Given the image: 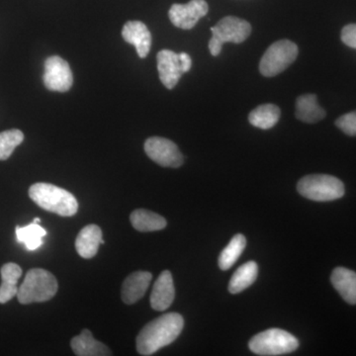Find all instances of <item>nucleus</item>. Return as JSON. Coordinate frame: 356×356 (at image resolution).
I'll return each instance as SVG.
<instances>
[{
    "mask_svg": "<svg viewBox=\"0 0 356 356\" xmlns=\"http://www.w3.org/2000/svg\"><path fill=\"white\" fill-rule=\"evenodd\" d=\"M43 81L47 89L58 92H67L74 83L72 70L64 58L53 56L44 62Z\"/></svg>",
    "mask_w": 356,
    "mask_h": 356,
    "instance_id": "obj_8",
    "label": "nucleus"
},
{
    "mask_svg": "<svg viewBox=\"0 0 356 356\" xmlns=\"http://www.w3.org/2000/svg\"><path fill=\"white\" fill-rule=\"evenodd\" d=\"M158 70L161 83L168 89H172L184 74L179 54L170 50H161L156 56Z\"/></svg>",
    "mask_w": 356,
    "mask_h": 356,
    "instance_id": "obj_11",
    "label": "nucleus"
},
{
    "mask_svg": "<svg viewBox=\"0 0 356 356\" xmlns=\"http://www.w3.org/2000/svg\"><path fill=\"white\" fill-rule=\"evenodd\" d=\"M145 152L152 161L165 168H177L184 163V156L175 143L165 138H149L145 143Z\"/></svg>",
    "mask_w": 356,
    "mask_h": 356,
    "instance_id": "obj_9",
    "label": "nucleus"
},
{
    "mask_svg": "<svg viewBox=\"0 0 356 356\" xmlns=\"http://www.w3.org/2000/svg\"><path fill=\"white\" fill-rule=\"evenodd\" d=\"M130 220L134 228L143 233L161 231L168 225L165 218L146 209L134 211L131 214Z\"/></svg>",
    "mask_w": 356,
    "mask_h": 356,
    "instance_id": "obj_20",
    "label": "nucleus"
},
{
    "mask_svg": "<svg viewBox=\"0 0 356 356\" xmlns=\"http://www.w3.org/2000/svg\"><path fill=\"white\" fill-rule=\"evenodd\" d=\"M297 191L303 197L317 202L337 200L343 197L346 191L341 180L327 175H312L301 178Z\"/></svg>",
    "mask_w": 356,
    "mask_h": 356,
    "instance_id": "obj_4",
    "label": "nucleus"
},
{
    "mask_svg": "<svg viewBox=\"0 0 356 356\" xmlns=\"http://www.w3.org/2000/svg\"><path fill=\"white\" fill-rule=\"evenodd\" d=\"M184 320L178 313H168L154 318L138 334L137 350L140 355H152L170 346L181 334Z\"/></svg>",
    "mask_w": 356,
    "mask_h": 356,
    "instance_id": "obj_1",
    "label": "nucleus"
},
{
    "mask_svg": "<svg viewBox=\"0 0 356 356\" xmlns=\"http://www.w3.org/2000/svg\"><path fill=\"white\" fill-rule=\"evenodd\" d=\"M102 231L97 225L84 227L76 236V248L77 254L83 259H92L98 252L100 245H104Z\"/></svg>",
    "mask_w": 356,
    "mask_h": 356,
    "instance_id": "obj_15",
    "label": "nucleus"
},
{
    "mask_svg": "<svg viewBox=\"0 0 356 356\" xmlns=\"http://www.w3.org/2000/svg\"><path fill=\"white\" fill-rule=\"evenodd\" d=\"M248 346L257 355H282L296 350L299 348V341L286 331L269 329L255 334Z\"/></svg>",
    "mask_w": 356,
    "mask_h": 356,
    "instance_id": "obj_5",
    "label": "nucleus"
},
{
    "mask_svg": "<svg viewBox=\"0 0 356 356\" xmlns=\"http://www.w3.org/2000/svg\"><path fill=\"white\" fill-rule=\"evenodd\" d=\"M175 290L172 273L163 271L154 282L151 294V306L154 310L163 312L168 310L175 301Z\"/></svg>",
    "mask_w": 356,
    "mask_h": 356,
    "instance_id": "obj_13",
    "label": "nucleus"
},
{
    "mask_svg": "<svg viewBox=\"0 0 356 356\" xmlns=\"http://www.w3.org/2000/svg\"><path fill=\"white\" fill-rule=\"evenodd\" d=\"M337 128L346 135L355 137L356 136V111L350 112V113L343 115L336 121Z\"/></svg>",
    "mask_w": 356,
    "mask_h": 356,
    "instance_id": "obj_26",
    "label": "nucleus"
},
{
    "mask_svg": "<svg viewBox=\"0 0 356 356\" xmlns=\"http://www.w3.org/2000/svg\"><path fill=\"white\" fill-rule=\"evenodd\" d=\"M74 355L79 356H108L111 351L104 343L96 341L91 332L84 329L79 336L74 337L70 343Z\"/></svg>",
    "mask_w": 356,
    "mask_h": 356,
    "instance_id": "obj_17",
    "label": "nucleus"
},
{
    "mask_svg": "<svg viewBox=\"0 0 356 356\" xmlns=\"http://www.w3.org/2000/svg\"><path fill=\"white\" fill-rule=\"evenodd\" d=\"M331 281L332 286L344 301L350 305H355L356 273L346 267H337L332 271Z\"/></svg>",
    "mask_w": 356,
    "mask_h": 356,
    "instance_id": "obj_16",
    "label": "nucleus"
},
{
    "mask_svg": "<svg viewBox=\"0 0 356 356\" xmlns=\"http://www.w3.org/2000/svg\"><path fill=\"white\" fill-rule=\"evenodd\" d=\"M298 47L289 40H280L267 49L259 64L262 76L273 77L284 72L298 57Z\"/></svg>",
    "mask_w": 356,
    "mask_h": 356,
    "instance_id": "obj_7",
    "label": "nucleus"
},
{
    "mask_svg": "<svg viewBox=\"0 0 356 356\" xmlns=\"http://www.w3.org/2000/svg\"><path fill=\"white\" fill-rule=\"evenodd\" d=\"M24 140V134L18 129L4 131L0 133V161L10 158L14 149Z\"/></svg>",
    "mask_w": 356,
    "mask_h": 356,
    "instance_id": "obj_25",
    "label": "nucleus"
},
{
    "mask_svg": "<svg viewBox=\"0 0 356 356\" xmlns=\"http://www.w3.org/2000/svg\"><path fill=\"white\" fill-rule=\"evenodd\" d=\"M247 247V240L242 234H236L233 236L228 245L222 250L219 257V267L222 270L231 268Z\"/></svg>",
    "mask_w": 356,
    "mask_h": 356,
    "instance_id": "obj_23",
    "label": "nucleus"
},
{
    "mask_svg": "<svg viewBox=\"0 0 356 356\" xmlns=\"http://www.w3.org/2000/svg\"><path fill=\"white\" fill-rule=\"evenodd\" d=\"M212 38L209 41V50L213 57L222 51L225 43L241 44L250 37L252 26L248 21L234 16H227L211 28Z\"/></svg>",
    "mask_w": 356,
    "mask_h": 356,
    "instance_id": "obj_6",
    "label": "nucleus"
},
{
    "mask_svg": "<svg viewBox=\"0 0 356 356\" xmlns=\"http://www.w3.org/2000/svg\"><path fill=\"white\" fill-rule=\"evenodd\" d=\"M209 7L205 0H191L187 4H173L168 16L175 27L191 30L204 16L207 15Z\"/></svg>",
    "mask_w": 356,
    "mask_h": 356,
    "instance_id": "obj_10",
    "label": "nucleus"
},
{
    "mask_svg": "<svg viewBox=\"0 0 356 356\" xmlns=\"http://www.w3.org/2000/svg\"><path fill=\"white\" fill-rule=\"evenodd\" d=\"M46 235V229L35 222L16 228V238L18 242L24 243L28 250H35L41 247L43 245L42 238Z\"/></svg>",
    "mask_w": 356,
    "mask_h": 356,
    "instance_id": "obj_24",
    "label": "nucleus"
},
{
    "mask_svg": "<svg viewBox=\"0 0 356 356\" xmlns=\"http://www.w3.org/2000/svg\"><path fill=\"white\" fill-rule=\"evenodd\" d=\"M122 37L127 43L134 44L140 58L149 55L152 47V35L146 25L140 21H129L122 29Z\"/></svg>",
    "mask_w": 356,
    "mask_h": 356,
    "instance_id": "obj_12",
    "label": "nucleus"
},
{
    "mask_svg": "<svg viewBox=\"0 0 356 356\" xmlns=\"http://www.w3.org/2000/svg\"><path fill=\"white\" fill-rule=\"evenodd\" d=\"M58 288V281L50 271L43 268H32L26 273L16 297L23 305L41 303L55 297Z\"/></svg>",
    "mask_w": 356,
    "mask_h": 356,
    "instance_id": "obj_3",
    "label": "nucleus"
},
{
    "mask_svg": "<svg viewBox=\"0 0 356 356\" xmlns=\"http://www.w3.org/2000/svg\"><path fill=\"white\" fill-rule=\"evenodd\" d=\"M280 107L274 104L259 105L250 112L248 121L254 127L268 130L277 124L280 118Z\"/></svg>",
    "mask_w": 356,
    "mask_h": 356,
    "instance_id": "obj_22",
    "label": "nucleus"
},
{
    "mask_svg": "<svg viewBox=\"0 0 356 356\" xmlns=\"http://www.w3.org/2000/svg\"><path fill=\"white\" fill-rule=\"evenodd\" d=\"M180 62H181L182 70H184V72H189L191 69L192 60L191 56L186 53H180L179 54Z\"/></svg>",
    "mask_w": 356,
    "mask_h": 356,
    "instance_id": "obj_28",
    "label": "nucleus"
},
{
    "mask_svg": "<svg viewBox=\"0 0 356 356\" xmlns=\"http://www.w3.org/2000/svg\"><path fill=\"white\" fill-rule=\"evenodd\" d=\"M1 285H0V304H6L17 296L18 280L22 275V269L18 264L9 262L1 267Z\"/></svg>",
    "mask_w": 356,
    "mask_h": 356,
    "instance_id": "obj_18",
    "label": "nucleus"
},
{
    "mask_svg": "<svg viewBox=\"0 0 356 356\" xmlns=\"http://www.w3.org/2000/svg\"><path fill=\"white\" fill-rule=\"evenodd\" d=\"M341 41L346 46L356 49V24L346 25L341 31Z\"/></svg>",
    "mask_w": 356,
    "mask_h": 356,
    "instance_id": "obj_27",
    "label": "nucleus"
},
{
    "mask_svg": "<svg viewBox=\"0 0 356 356\" xmlns=\"http://www.w3.org/2000/svg\"><path fill=\"white\" fill-rule=\"evenodd\" d=\"M259 273L257 262L248 261L236 269L229 283V291L232 294H238L254 284Z\"/></svg>",
    "mask_w": 356,
    "mask_h": 356,
    "instance_id": "obj_21",
    "label": "nucleus"
},
{
    "mask_svg": "<svg viewBox=\"0 0 356 356\" xmlns=\"http://www.w3.org/2000/svg\"><path fill=\"white\" fill-rule=\"evenodd\" d=\"M295 116L300 121L313 124L323 120L325 117V111L318 104L317 96L305 95L297 98Z\"/></svg>",
    "mask_w": 356,
    "mask_h": 356,
    "instance_id": "obj_19",
    "label": "nucleus"
},
{
    "mask_svg": "<svg viewBox=\"0 0 356 356\" xmlns=\"http://www.w3.org/2000/svg\"><path fill=\"white\" fill-rule=\"evenodd\" d=\"M40 222H41V220H40L39 218H36L33 222H35V224H40Z\"/></svg>",
    "mask_w": 356,
    "mask_h": 356,
    "instance_id": "obj_29",
    "label": "nucleus"
},
{
    "mask_svg": "<svg viewBox=\"0 0 356 356\" xmlns=\"http://www.w3.org/2000/svg\"><path fill=\"white\" fill-rule=\"evenodd\" d=\"M151 273L147 271H136L126 278L122 285V300L127 305L137 303L146 294L147 288L151 284Z\"/></svg>",
    "mask_w": 356,
    "mask_h": 356,
    "instance_id": "obj_14",
    "label": "nucleus"
},
{
    "mask_svg": "<svg viewBox=\"0 0 356 356\" xmlns=\"http://www.w3.org/2000/svg\"><path fill=\"white\" fill-rule=\"evenodd\" d=\"M29 197L42 209L55 213L58 216L72 217L79 210V202L70 192L50 184H33Z\"/></svg>",
    "mask_w": 356,
    "mask_h": 356,
    "instance_id": "obj_2",
    "label": "nucleus"
}]
</instances>
